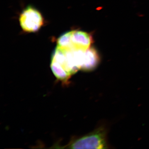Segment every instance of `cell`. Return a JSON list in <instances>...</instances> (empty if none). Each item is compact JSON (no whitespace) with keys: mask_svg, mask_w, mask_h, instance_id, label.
Returning <instances> with one entry per match:
<instances>
[{"mask_svg":"<svg viewBox=\"0 0 149 149\" xmlns=\"http://www.w3.org/2000/svg\"><path fill=\"white\" fill-rule=\"evenodd\" d=\"M72 32V31L67 32L59 37L57 42V47L65 50H69L74 49L71 40Z\"/></svg>","mask_w":149,"mask_h":149,"instance_id":"5b68a950","label":"cell"},{"mask_svg":"<svg viewBox=\"0 0 149 149\" xmlns=\"http://www.w3.org/2000/svg\"><path fill=\"white\" fill-rule=\"evenodd\" d=\"M100 56L94 48H89L85 52L82 70L91 71L96 68L100 62Z\"/></svg>","mask_w":149,"mask_h":149,"instance_id":"277c9868","label":"cell"},{"mask_svg":"<svg viewBox=\"0 0 149 149\" xmlns=\"http://www.w3.org/2000/svg\"><path fill=\"white\" fill-rule=\"evenodd\" d=\"M71 40L73 49L86 50L90 48L93 39L90 34L82 31H72Z\"/></svg>","mask_w":149,"mask_h":149,"instance_id":"3957f363","label":"cell"},{"mask_svg":"<svg viewBox=\"0 0 149 149\" xmlns=\"http://www.w3.org/2000/svg\"><path fill=\"white\" fill-rule=\"evenodd\" d=\"M22 28L25 32H37L44 24L43 17L40 12L31 6H28L22 12L19 18Z\"/></svg>","mask_w":149,"mask_h":149,"instance_id":"7a4b0ae2","label":"cell"},{"mask_svg":"<svg viewBox=\"0 0 149 149\" xmlns=\"http://www.w3.org/2000/svg\"><path fill=\"white\" fill-rule=\"evenodd\" d=\"M106 128L101 126L83 137L72 140L66 148L70 149H105L108 148Z\"/></svg>","mask_w":149,"mask_h":149,"instance_id":"6da1fadb","label":"cell"}]
</instances>
